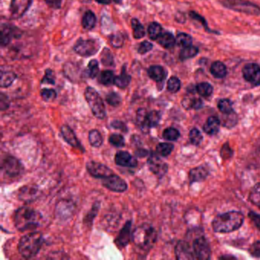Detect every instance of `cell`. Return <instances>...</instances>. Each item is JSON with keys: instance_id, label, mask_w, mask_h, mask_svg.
Segmentation results:
<instances>
[{"instance_id": "29", "label": "cell", "mask_w": 260, "mask_h": 260, "mask_svg": "<svg viewBox=\"0 0 260 260\" xmlns=\"http://www.w3.org/2000/svg\"><path fill=\"white\" fill-rule=\"evenodd\" d=\"M96 24V17L92 11H87L85 13L82 20V24L83 28L86 30H91L94 28Z\"/></svg>"}, {"instance_id": "58", "label": "cell", "mask_w": 260, "mask_h": 260, "mask_svg": "<svg viewBox=\"0 0 260 260\" xmlns=\"http://www.w3.org/2000/svg\"><path fill=\"white\" fill-rule=\"evenodd\" d=\"M232 150H231L230 146L228 145V144H225L222 149V152H221V154H222V158L224 159H228L229 157H231L232 156Z\"/></svg>"}, {"instance_id": "21", "label": "cell", "mask_w": 260, "mask_h": 260, "mask_svg": "<svg viewBox=\"0 0 260 260\" xmlns=\"http://www.w3.org/2000/svg\"><path fill=\"white\" fill-rule=\"evenodd\" d=\"M221 121L217 117L212 116L209 118L204 125L203 130L209 135H215L220 130Z\"/></svg>"}, {"instance_id": "56", "label": "cell", "mask_w": 260, "mask_h": 260, "mask_svg": "<svg viewBox=\"0 0 260 260\" xmlns=\"http://www.w3.org/2000/svg\"><path fill=\"white\" fill-rule=\"evenodd\" d=\"M111 126H112V128H115V129L120 130V131H124V132L128 131V128H127L125 123L121 121H118V120L112 121L111 123Z\"/></svg>"}, {"instance_id": "1", "label": "cell", "mask_w": 260, "mask_h": 260, "mask_svg": "<svg viewBox=\"0 0 260 260\" xmlns=\"http://www.w3.org/2000/svg\"><path fill=\"white\" fill-rule=\"evenodd\" d=\"M244 221V216L242 213L233 211L215 217L212 222V228L215 232L226 234L239 229Z\"/></svg>"}, {"instance_id": "53", "label": "cell", "mask_w": 260, "mask_h": 260, "mask_svg": "<svg viewBox=\"0 0 260 260\" xmlns=\"http://www.w3.org/2000/svg\"><path fill=\"white\" fill-rule=\"evenodd\" d=\"M41 83H46V84H55V78H54V75L52 70H46L45 76L43 78Z\"/></svg>"}, {"instance_id": "26", "label": "cell", "mask_w": 260, "mask_h": 260, "mask_svg": "<svg viewBox=\"0 0 260 260\" xmlns=\"http://www.w3.org/2000/svg\"><path fill=\"white\" fill-rule=\"evenodd\" d=\"M159 44L165 48L170 49L174 47L176 43V39L173 34L170 32L163 33L157 39Z\"/></svg>"}, {"instance_id": "55", "label": "cell", "mask_w": 260, "mask_h": 260, "mask_svg": "<svg viewBox=\"0 0 260 260\" xmlns=\"http://www.w3.org/2000/svg\"><path fill=\"white\" fill-rule=\"evenodd\" d=\"M152 48L153 44L145 40L140 44L139 47H138V53H141V54H144V53L150 51L152 50Z\"/></svg>"}, {"instance_id": "32", "label": "cell", "mask_w": 260, "mask_h": 260, "mask_svg": "<svg viewBox=\"0 0 260 260\" xmlns=\"http://www.w3.org/2000/svg\"><path fill=\"white\" fill-rule=\"evenodd\" d=\"M131 25L133 28V34L136 39L142 38L145 35V29H144V26L141 24L139 21L136 18H133L131 21Z\"/></svg>"}, {"instance_id": "35", "label": "cell", "mask_w": 260, "mask_h": 260, "mask_svg": "<svg viewBox=\"0 0 260 260\" xmlns=\"http://www.w3.org/2000/svg\"><path fill=\"white\" fill-rule=\"evenodd\" d=\"M174 146L170 143H160L157 146V154L162 157H167L173 152Z\"/></svg>"}, {"instance_id": "52", "label": "cell", "mask_w": 260, "mask_h": 260, "mask_svg": "<svg viewBox=\"0 0 260 260\" xmlns=\"http://www.w3.org/2000/svg\"><path fill=\"white\" fill-rule=\"evenodd\" d=\"M110 43L114 47H121L124 44V37H123L122 34H112L110 37Z\"/></svg>"}, {"instance_id": "17", "label": "cell", "mask_w": 260, "mask_h": 260, "mask_svg": "<svg viewBox=\"0 0 260 260\" xmlns=\"http://www.w3.org/2000/svg\"><path fill=\"white\" fill-rule=\"evenodd\" d=\"M175 253L178 260H196L192 245L186 241H180L178 243Z\"/></svg>"}, {"instance_id": "33", "label": "cell", "mask_w": 260, "mask_h": 260, "mask_svg": "<svg viewBox=\"0 0 260 260\" xmlns=\"http://www.w3.org/2000/svg\"><path fill=\"white\" fill-rule=\"evenodd\" d=\"M16 79V75L12 72H2L1 74V80H0V85L1 87H8L12 84L13 82Z\"/></svg>"}, {"instance_id": "39", "label": "cell", "mask_w": 260, "mask_h": 260, "mask_svg": "<svg viewBox=\"0 0 260 260\" xmlns=\"http://www.w3.org/2000/svg\"><path fill=\"white\" fill-rule=\"evenodd\" d=\"M115 78L113 72L111 70H105L101 73L99 82L105 86H109L113 84Z\"/></svg>"}, {"instance_id": "22", "label": "cell", "mask_w": 260, "mask_h": 260, "mask_svg": "<svg viewBox=\"0 0 260 260\" xmlns=\"http://www.w3.org/2000/svg\"><path fill=\"white\" fill-rule=\"evenodd\" d=\"M209 176V170L205 167H196L193 169L189 173V180L191 183L202 182Z\"/></svg>"}, {"instance_id": "28", "label": "cell", "mask_w": 260, "mask_h": 260, "mask_svg": "<svg viewBox=\"0 0 260 260\" xmlns=\"http://www.w3.org/2000/svg\"><path fill=\"white\" fill-rule=\"evenodd\" d=\"M211 73L215 77L222 79L227 75V67L222 62L215 61L212 63Z\"/></svg>"}, {"instance_id": "50", "label": "cell", "mask_w": 260, "mask_h": 260, "mask_svg": "<svg viewBox=\"0 0 260 260\" xmlns=\"http://www.w3.org/2000/svg\"><path fill=\"white\" fill-rule=\"evenodd\" d=\"M99 73V63L96 60H92L88 65V75L89 77L93 78L97 76Z\"/></svg>"}, {"instance_id": "63", "label": "cell", "mask_w": 260, "mask_h": 260, "mask_svg": "<svg viewBox=\"0 0 260 260\" xmlns=\"http://www.w3.org/2000/svg\"><path fill=\"white\" fill-rule=\"evenodd\" d=\"M230 258L235 259V257H229V256H228V257H222V258H221V259H230Z\"/></svg>"}, {"instance_id": "64", "label": "cell", "mask_w": 260, "mask_h": 260, "mask_svg": "<svg viewBox=\"0 0 260 260\" xmlns=\"http://www.w3.org/2000/svg\"><path fill=\"white\" fill-rule=\"evenodd\" d=\"M115 1V2H116V3H120V2H121V0H114Z\"/></svg>"}, {"instance_id": "47", "label": "cell", "mask_w": 260, "mask_h": 260, "mask_svg": "<svg viewBox=\"0 0 260 260\" xmlns=\"http://www.w3.org/2000/svg\"><path fill=\"white\" fill-rule=\"evenodd\" d=\"M101 60L105 66H112L114 64V58L112 52L108 48H105L101 55Z\"/></svg>"}, {"instance_id": "38", "label": "cell", "mask_w": 260, "mask_h": 260, "mask_svg": "<svg viewBox=\"0 0 260 260\" xmlns=\"http://www.w3.org/2000/svg\"><path fill=\"white\" fill-rule=\"evenodd\" d=\"M176 43L180 47H188V46L192 45L193 38L186 33H179L176 37Z\"/></svg>"}, {"instance_id": "59", "label": "cell", "mask_w": 260, "mask_h": 260, "mask_svg": "<svg viewBox=\"0 0 260 260\" xmlns=\"http://www.w3.org/2000/svg\"><path fill=\"white\" fill-rule=\"evenodd\" d=\"M249 217L252 220V222H254V225H256V227L260 231V215L255 213V212H250Z\"/></svg>"}, {"instance_id": "62", "label": "cell", "mask_w": 260, "mask_h": 260, "mask_svg": "<svg viewBox=\"0 0 260 260\" xmlns=\"http://www.w3.org/2000/svg\"><path fill=\"white\" fill-rule=\"evenodd\" d=\"M98 3L103 4V5H108L111 3V0H95Z\"/></svg>"}, {"instance_id": "6", "label": "cell", "mask_w": 260, "mask_h": 260, "mask_svg": "<svg viewBox=\"0 0 260 260\" xmlns=\"http://www.w3.org/2000/svg\"><path fill=\"white\" fill-rule=\"evenodd\" d=\"M224 5L234 11L245 13L248 15H260V8L258 5L244 1V0H224Z\"/></svg>"}, {"instance_id": "20", "label": "cell", "mask_w": 260, "mask_h": 260, "mask_svg": "<svg viewBox=\"0 0 260 260\" xmlns=\"http://www.w3.org/2000/svg\"><path fill=\"white\" fill-rule=\"evenodd\" d=\"M131 222H126L120 231L118 238L115 240V244L119 248H124L129 244L131 240Z\"/></svg>"}, {"instance_id": "13", "label": "cell", "mask_w": 260, "mask_h": 260, "mask_svg": "<svg viewBox=\"0 0 260 260\" xmlns=\"http://www.w3.org/2000/svg\"><path fill=\"white\" fill-rule=\"evenodd\" d=\"M74 212L75 204L72 201L63 199L60 200L56 205V216L60 220H67L73 216Z\"/></svg>"}, {"instance_id": "7", "label": "cell", "mask_w": 260, "mask_h": 260, "mask_svg": "<svg viewBox=\"0 0 260 260\" xmlns=\"http://www.w3.org/2000/svg\"><path fill=\"white\" fill-rule=\"evenodd\" d=\"M100 48V44L97 40L89 39L83 40L79 39L74 46V50L76 53L83 57H90L97 53Z\"/></svg>"}, {"instance_id": "31", "label": "cell", "mask_w": 260, "mask_h": 260, "mask_svg": "<svg viewBox=\"0 0 260 260\" xmlns=\"http://www.w3.org/2000/svg\"><path fill=\"white\" fill-rule=\"evenodd\" d=\"M198 53H199V49L194 47V46L190 45L183 47V50L180 53V60H186L192 58V57H196Z\"/></svg>"}, {"instance_id": "54", "label": "cell", "mask_w": 260, "mask_h": 260, "mask_svg": "<svg viewBox=\"0 0 260 260\" xmlns=\"http://www.w3.org/2000/svg\"><path fill=\"white\" fill-rule=\"evenodd\" d=\"M250 254L256 258H260V241H257L254 244L251 245L249 250Z\"/></svg>"}, {"instance_id": "42", "label": "cell", "mask_w": 260, "mask_h": 260, "mask_svg": "<svg viewBox=\"0 0 260 260\" xmlns=\"http://www.w3.org/2000/svg\"><path fill=\"white\" fill-rule=\"evenodd\" d=\"M250 200L254 205L260 208V183H257L251 189V194H250Z\"/></svg>"}, {"instance_id": "51", "label": "cell", "mask_w": 260, "mask_h": 260, "mask_svg": "<svg viewBox=\"0 0 260 260\" xmlns=\"http://www.w3.org/2000/svg\"><path fill=\"white\" fill-rule=\"evenodd\" d=\"M147 112L145 108H139L137 112V123L139 125L141 129L144 131V125H145L146 117Z\"/></svg>"}, {"instance_id": "27", "label": "cell", "mask_w": 260, "mask_h": 260, "mask_svg": "<svg viewBox=\"0 0 260 260\" xmlns=\"http://www.w3.org/2000/svg\"><path fill=\"white\" fill-rule=\"evenodd\" d=\"M15 31L7 24H2L1 27V44L6 46L11 41V37L15 35Z\"/></svg>"}, {"instance_id": "16", "label": "cell", "mask_w": 260, "mask_h": 260, "mask_svg": "<svg viewBox=\"0 0 260 260\" xmlns=\"http://www.w3.org/2000/svg\"><path fill=\"white\" fill-rule=\"evenodd\" d=\"M40 191L38 187L34 185H28V186H22L18 190V197L20 200L25 203H30L37 200L40 197Z\"/></svg>"}, {"instance_id": "30", "label": "cell", "mask_w": 260, "mask_h": 260, "mask_svg": "<svg viewBox=\"0 0 260 260\" xmlns=\"http://www.w3.org/2000/svg\"><path fill=\"white\" fill-rule=\"evenodd\" d=\"M89 141L91 146L94 147H99L103 144V138L102 134L98 130H92L89 133Z\"/></svg>"}, {"instance_id": "19", "label": "cell", "mask_w": 260, "mask_h": 260, "mask_svg": "<svg viewBox=\"0 0 260 260\" xmlns=\"http://www.w3.org/2000/svg\"><path fill=\"white\" fill-rule=\"evenodd\" d=\"M60 133H61L62 137L66 143H68L72 147H76V148L83 150V147L81 145L80 142L76 138V134L70 126L63 125L60 128Z\"/></svg>"}, {"instance_id": "40", "label": "cell", "mask_w": 260, "mask_h": 260, "mask_svg": "<svg viewBox=\"0 0 260 260\" xmlns=\"http://www.w3.org/2000/svg\"><path fill=\"white\" fill-rule=\"evenodd\" d=\"M218 108L219 110L225 114V115H229V114L234 112L233 109V102L229 99H222L218 102Z\"/></svg>"}, {"instance_id": "48", "label": "cell", "mask_w": 260, "mask_h": 260, "mask_svg": "<svg viewBox=\"0 0 260 260\" xmlns=\"http://www.w3.org/2000/svg\"><path fill=\"white\" fill-rule=\"evenodd\" d=\"M109 143L114 147H122L125 146V138L121 134H113L109 137Z\"/></svg>"}, {"instance_id": "5", "label": "cell", "mask_w": 260, "mask_h": 260, "mask_svg": "<svg viewBox=\"0 0 260 260\" xmlns=\"http://www.w3.org/2000/svg\"><path fill=\"white\" fill-rule=\"evenodd\" d=\"M85 98L93 115L99 119H104L106 116V111L103 100L97 91L94 88H86L85 91Z\"/></svg>"}, {"instance_id": "43", "label": "cell", "mask_w": 260, "mask_h": 260, "mask_svg": "<svg viewBox=\"0 0 260 260\" xmlns=\"http://www.w3.org/2000/svg\"><path fill=\"white\" fill-rule=\"evenodd\" d=\"M99 207H100V204L99 202H95L92 206V209H91L90 212L88 213L86 217H85L84 223L85 225L90 226L93 222L94 218L97 215L98 212H99Z\"/></svg>"}, {"instance_id": "8", "label": "cell", "mask_w": 260, "mask_h": 260, "mask_svg": "<svg viewBox=\"0 0 260 260\" xmlns=\"http://www.w3.org/2000/svg\"><path fill=\"white\" fill-rule=\"evenodd\" d=\"M192 248L196 260H208L210 259V245L203 236H198L195 238Z\"/></svg>"}, {"instance_id": "49", "label": "cell", "mask_w": 260, "mask_h": 260, "mask_svg": "<svg viewBox=\"0 0 260 260\" xmlns=\"http://www.w3.org/2000/svg\"><path fill=\"white\" fill-rule=\"evenodd\" d=\"M40 95L45 102H52L57 97V92L52 89H43L40 91Z\"/></svg>"}, {"instance_id": "57", "label": "cell", "mask_w": 260, "mask_h": 260, "mask_svg": "<svg viewBox=\"0 0 260 260\" xmlns=\"http://www.w3.org/2000/svg\"><path fill=\"white\" fill-rule=\"evenodd\" d=\"M9 100H8V97L4 93H1V96H0V108L1 110L4 111L9 106Z\"/></svg>"}, {"instance_id": "11", "label": "cell", "mask_w": 260, "mask_h": 260, "mask_svg": "<svg viewBox=\"0 0 260 260\" xmlns=\"http://www.w3.org/2000/svg\"><path fill=\"white\" fill-rule=\"evenodd\" d=\"M86 170L91 176L102 180L114 174L113 171L109 167L95 161L88 162L86 163Z\"/></svg>"}, {"instance_id": "36", "label": "cell", "mask_w": 260, "mask_h": 260, "mask_svg": "<svg viewBox=\"0 0 260 260\" xmlns=\"http://www.w3.org/2000/svg\"><path fill=\"white\" fill-rule=\"evenodd\" d=\"M196 90L203 97H209L213 92V86L209 83H201L196 86Z\"/></svg>"}, {"instance_id": "45", "label": "cell", "mask_w": 260, "mask_h": 260, "mask_svg": "<svg viewBox=\"0 0 260 260\" xmlns=\"http://www.w3.org/2000/svg\"><path fill=\"white\" fill-rule=\"evenodd\" d=\"M106 102L109 105H112V106L117 107L121 105L122 99H121L119 94L117 93V92H112L107 95Z\"/></svg>"}, {"instance_id": "4", "label": "cell", "mask_w": 260, "mask_h": 260, "mask_svg": "<svg viewBox=\"0 0 260 260\" xmlns=\"http://www.w3.org/2000/svg\"><path fill=\"white\" fill-rule=\"evenodd\" d=\"M43 245V236L40 232L24 235L18 242V250L21 257L31 259L35 257Z\"/></svg>"}, {"instance_id": "41", "label": "cell", "mask_w": 260, "mask_h": 260, "mask_svg": "<svg viewBox=\"0 0 260 260\" xmlns=\"http://www.w3.org/2000/svg\"><path fill=\"white\" fill-rule=\"evenodd\" d=\"M163 138L167 141H177L180 137V131L174 128H168L164 130L163 133Z\"/></svg>"}, {"instance_id": "3", "label": "cell", "mask_w": 260, "mask_h": 260, "mask_svg": "<svg viewBox=\"0 0 260 260\" xmlns=\"http://www.w3.org/2000/svg\"><path fill=\"white\" fill-rule=\"evenodd\" d=\"M134 245L139 249L149 251L157 242V233L155 228L149 224H143L136 228L132 234Z\"/></svg>"}, {"instance_id": "15", "label": "cell", "mask_w": 260, "mask_h": 260, "mask_svg": "<svg viewBox=\"0 0 260 260\" xmlns=\"http://www.w3.org/2000/svg\"><path fill=\"white\" fill-rule=\"evenodd\" d=\"M243 76L251 84L260 86V66L257 63H248L243 69Z\"/></svg>"}, {"instance_id": "9", "label": "cell", "mask_w": 260, "mask_h": 260, "mask_svg": "<svg viewBox=\"0 0 260 260\" xmlns=\"http://www.w3.org/2000/svg\"><path fill=\"white\" fill-rule=\"evenodd\" d=\"M147 166L149 170L159 178L165 176L168 171V166L164 163L157 154L150 153L147 159Z\"/></svg>"}, {"instance_id": "60", "label": "cell", "mask_w": 260, "mask_h": 260, "mask_svg": "<svg viewBox=\"0 0 260 260\" xmlns=\"http://www.w3.org/2000/svg\"><path fill=\"white\" fill-rule=\"evenodd\" d=\"M46 3L53 8H59L61 6L62 0H44Z\"/></svg>"}, {"instance_id": "37", "label": "cell", "mask_w": 260, "mask_h": 260, "mask_svg": "<svg viewBox=\"0 0 260 260\" xmlns=\"http://www.w3.org/2000/svg\"><path fill=\"white\" fill-rule=\"evenodd\" d=\"M183 105L185 108H193V109H200L203 106V102L199 99H189V98H185L183 101Z\"/></svg>"}, {"instance_id": "61", "label": "cell", "mask_w": 260, "mask_h": 260, "mask_svg": "<svg viewBox=\"0 0 260 260\" xmlns=\"http://www.w3.org/2000/svg\"><path fill=\"white\" fill-rule=\"evenodd\" d=\"M148 152H147L146 150H139L136 152V155L138 156V157H144L147 155Z\"/></svg>"}, {"instance_id": "34", "label": "cell", "mask_w": 260, "mask_h": 260, "mask_svg": "<svg viewBox=\"0 0 260 260\" xmlns=\"http://www.w3.org/2000/svg\"><path fill=\"white\" fill-rule=\"evenodd\" d=\"M162 34V27L159 23H150L148 27V35L151 40H157Z\"/></svg>"}, {"instance_id": "18", "label": "cell", "mask_w": 260, "mask_h": 260, "mask_svg": "<svg viewBox=\"0 0 260 260\" xmlns=\"http://www.w3.org/2000/svg\"><path fill=\"white\" fill-rule=\"evenodd\" d=\"M115 161L117 165L120 167L134 168L138 166V161L135 157L126 151H119L117 153L115 154Z\"/></svg>"}, {"instance_id": "44", "label": "cell", "mask_w": 260, "mask_h": 260, "mask_svg": "<svg viewBox=\"0 0 260 260\" xmlns=\"http://www.w3.org/2000/svg\"><path fill=\"white\" fill-rule=\"evenodd\" d=\"M180 88H181V82L177 77L173 76L169 79L168 83H167V89L170 92L176 93L180 90Z\"/></svg>"}, {"instance_id": "25", "label": "cell", "mask_w": 260, "mask_h": 260, "mask_svg": "<svg viewBox=\"0 0 260 260\" xmlns=\"http://www.w3.org/2000/svg\"><path fill=\"white\" fill-rule=\"evenodd\" d=\"M131 76L126 73L125 67H123L121 74L115 78L114 84L116 85L120 89H125L131 83Z\"/></svg>"}, {"instance_id": "12", "label": "cell", "mask_w": 260, "mask_h": 260, "mask_svg": "<svg viewBox=\"0 0 260 260\" xmlns=\"http://www.w3.org/2000/svg\"><path fill=\"white\" fill-rule=\"evenodd\" d=\"M102 185L108 190L115 193H124L128 189L126 182L122 180L120 176L115 174L103 179Z\"/></svg>"}, {"instance_id": "2", "label": "cell", "mask_w": 260, "mask_h": 260, "mask_svg": "<svg viewBox=\"0 0 260 260\" xmlns=\"http://www.w3.org/2000/svg\"><path fill=\"white\" fill-rule=\"evenodd\" d=\"M42 219V215L40 212L28 207L19 208L14 215L15 228L20 231H29L38 228Z\"/></svg>"}, {"instance_id": "14", "label": "cell", "mask_w": 260, "mask_h": 260, "mask_svg": "<svg viewBox=\"0 0 260 260\" xmlns=\"http://www.w3.org/2000/svg\"><path fill=\"white\" fill-rule=\"evenodd\" d=\"M32 3V0H12L10 5V15L12 19H18L24 15Z\"/></svg>"}, {"instance_id": "24", "label": "cell", "mask_w": 260, "mask_h": 260, "mask_svg": "<svg viewBox=\"0 0 260 260\" xmlns=\"http://www.w3.org/2000/svg\"><path fill=\"white\" fill-rule=\"evenodd\" d=\"M147 72L149 76L156 82H162L167 77L165 70L160 66H151Z\"/></svg>"}, {"instance_id": "23", "label": "cell", "mask_w": 260, "mask_h": 260, "mask_svg": "<svg viewBox=\"0 0 260 260\" xmlns=\"http://www.w3.org/2000/svg\"><path fill=\"white\" fill-rule=\"evenodd\" d=\"M160 119H161V115L157 111H151L150 112H147L145 125H144V133L147 132L150 128L157 126L160 123Z\"/></svg>"}, {"instance_id": "10", "label": "cell", "mask_w": 260, "mask_h": 260, "mask_svg": "<svg viewBox=\"0 0 260 260\" xmlns=\"http://www.w3.org/2000/svg\"><path fill=\"white\" fill-rule=\"evenodd\" d=\"M2 168L6 175L11 177L19 176L24 170L22 164L20 163L19 160L11 156H8L4 159L2 163Z\"/></svg>"}, {"instance_id": "46", "label": "cell", "mask_w": 260, "mask_h": 260, "mask_svg": "<svg viewBox=\"0 0 260 260\" xmlns=\"http://www.w3.org/2000/svg\"><path fill=\"white\" fill-rule=\"evenodd\" d=\"M189 139H190L191 143L194 144V145L198 146L201 144L203 137L200 131L197 128H193L189 132Z\"/></svg>"}]
</instances>
